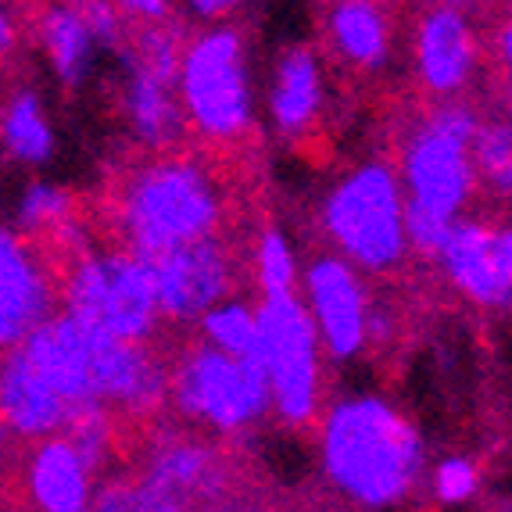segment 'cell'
<instances>
[{"label":"cell","instance_id":"cell-16","mask_svg":"<svg viewBox=\"0 0 512 512\" xmlns=\"http://www.w3.org/2000/svg\"><path fill=\"white\" fill-rule=\"evenodd\" d=\"M137 477L151 480V484L165 487L172 495H180L183 502L197 505L219 495L222 487V466L215 444H208L205 437L180 434V430H165L162 437H154L147 448L144 470Z\"/></svg>","mask_w":512,"mask_h":512},{"label":"cell","instance_id":"cell-10","mask_svg":"<svg viewBox=\"0 0 512 512\" xmlns=\"http://www.w3.org/2000/svg\"><path fill=\"white\" fill-rule=\"evenodd\" d=\"M154 283V301L162 323L190 326L197 319L233 298V287L240 283L237 251L230 240H201L194 248L172 251L147 262Z\"/></svg>","mask_w":512,"mask_h":512},{"label":"cell","instance_id":"cell-3","mask_svg":"<svg viewBox=\"0 0 512 512\" xmlns=\"http://www.w3.org/2000/svg\"><path fill=\"white\" fill-rule=\"evenodd\" d=\"M330 484L362 509H394L419 487L427 448L409 416L376 394L341 398L319 427Z\"/></svg>","mask_w":512,"mask_h":512},{"label":"cell","instance_id":"cell-20","mask_svg":"<svg viewBox=\"0 0 512 512\" xmlns=\"http://www.w3.org/2000/svg\"><path fill=\"white\" fill-rule=\"evenodd\" d=\"M36 40H40L43 58L51 61L54 76L61 79V86L79 90L94 72V61L101 54L94 29L86 22L83 4H51L40 8V18L33 22Z\"/></svg>","mask_w":512,"mask_h":512},{"label":"cell","instance_id":"cell-6","mask_svg":"<svg viewBox=\"0 0 512 512\" xmlns=\"http://www.w3.org/2000/svg\"><path fill=\"white\" fill-rule=\"evenodd\" d=\"M65 316L126 344H151L162 326L151 269L126 251H83L58 291Z\"/></svg>","mask_w":512,"mask_h":512},{"label":"cell","instance_id":"cell-18","mask_svg":"<svg viewBox=\"0 0 512 512\" xmlns=\"http://www.w3.org/2000/svg\"><path fill=\"white\" fill-rule=\"evenodd\" d=\"M26 484L36 512H86L94 495V473L61 434L36 441Z\"/></svg>","mask_w":512,"mask_h":512},{"label":"cell","instance_id":"cell-22","mask_svg":"<svg viewBox=\"0 0 512 512\" xmlns=\"http://www.w3.org/2000/svg\"><path fill=\"white\" fill-rule=\"evenodd\" d=\"M0 144L11 162L22 165H43L51 162L54 154V126L47 119V108H43L40 94L22 86L8 97L4 111H0Z\"/></svg>","mask_w":512,"mask_h":512},{"label":"cell","instance_id":"cell-8","mask_svg":"<svg viewBox=\"0 0 512 512\" xmlns=\"http://www.w3.org/2000/svg\"><path fill=\"white\" fill-rule=\"evenodd\" d=\"M165 402L176 405L183 419L219 434H240L273 409L262 362L230 359L205 344H190L169 366Z\"/></svg>","mask_w":512,"mask_h":512},{"label":"cell","instance_id":"cell-28","mask_svg":"<svg viewBox=\"0 0 512 512\" xmlns=\"http://www.w3.org/2000/svg\"><path fill=\"white\" fill-rule=\"evenodd\" d=\"M86 512H140L137 498H133V480L129 477H108L94 484V495Z\"/></svg>","mask_w":512,"mask_h":512},{"label":"cell","instance_id":"cell-2","mask_svg":"<svg viewBox=\"0 0 512 512\" xmlns=\"http://www.w3.org/2000/svg\"><path fill=\"white\" fill-rule=\"evenodd\" d=\"M111 222L119 233V251L154 262L201 240L222 237L226 187L205 162L172 151L158 154L122 172L111 194Z\"/></svg>","mask_w":512,"mask_h":512},{"label":"cell","instance_id":"cell-33","mask_svg":"<svg viewBox=\"0 0 512 512\" xmlns=\"http://www.w3.org/2000/svg\"><path fill=\"white\" fill-rule=\"evenodd\" d=\"M8 444V427H4V416H0V448Z\"/></svg>","mask_w":512,"mask_h":512},{"label":"cell","instance_id":"cell-4","mask_svg":"<svg viewBox=\"0 0 512 512\" xmlns=\"http://www.w3.org/2000/svg\"><path fill=\"white\" fill-rule=\"evenodd\" d=\"M480 119L470 104H441L412 129L402 151V187L405 201V240L409 251L437 258L452 222L462 219L477 194L470 144Z\"/></svg>","mask_w":512,"mask_h":512},{"label":"cell","instance_id":"cell-30","mask_svg":"<svg viewBox=\"0 0 512 512\" xmlns=\"http://www.w3.org/2000/svg\"><path fill=\"white\" fill-rule=\"evenodd\" d=\"M187 15H197V18H205V22H212V18L219 15H233L237 11V4H230V0H194V4H187Z\"/></svg>","mask_w":512,"mask_h":512},{"label":"cell","instance_id":"cell-19","mask_svg":"<svg viewBox=\"0 0 512 512\" xmlns=\"http://www.w3.org/2000/svg\"><path fill=\"white\" fill-rule=\"evenodd\" d=\"M323 108V65L316 51L294 43L280 54L269 86V119L283 137H301L316 126Z\"/></svg>","mask_w":512,"mask_h":512},{"label":"cell","instance_id":"cell-31","mask_svg":"<svg viewBox=\"0 0 512 512\" xmlns=\"http://www.w3.org/2000/svg\"><path fill=\"white\" fill-rule=\"evenodd\" d=\"M509 22H502V33H498V58L509 61Z\"/></svg>","mask_w":512,"mask_h":512},{"label":"cell","instance_id":"cell-29","mask_svg":"<svg viewBox=\"0 0 512 512\" xmlns=\"http://www.w3.org/2000/svg\"><path fill=\"white\" fill-rule=\"evenodd\" d=\"M15 47H18V15L0 4V65L15 54Z\"/></svg>","mask_w":512,"mask_h":512},{"label":"cell","instance_id":"cell-26","mask_svg":"<svg viewBox=\"0 0 512 512\" xmlns=\"http://www.w3.org/2000/svg\"><path fill=\"white\" fill-rule=\"evenodd\" d=\"M255 280L262 298L294 294V287H298V262H294L291 240L273 226L258 233L255 240Z\"/></svg>","mask_w":512,"mask_h":512},{"label":"cell","instance_id":"cell-24","mask_svg":"<svg viewBox=\"0 0 512 512\" xmlns=\"http://www.w3.org/2000/svg\"><path fill=\"white\" fill-rule=\"evenodd\" d=\"M76 226V201L58 183H29L18 201V237H54L65 240Z\"/></svg>","mask_w":512,"mask_h":512},{"label":"cell","instance_id":"cell-23","mask_svg":"<svg viewBox=\"0 0 512 512\" xmlns=\"http://www.w3.org/2000/svg\"><path fill=\"white\" fill-rule=\"evenodd\" d=\"M197 333L205 348L230 355V359L244 362H262V333H258L255 308L240 298H226L222 305H215L212 312L197 319Z\"/></svg>","mask_w":512,"mask_h":512},{"label":"cell","instance_id":"cell-32","mask_svg":"<svg viewBox=\"0 0 512 512\" xmlns=\"http://www.w3.org/2000/svg\"><path fill=\"white\" fill-rule=\"evenodd\" d=\"M197 512H255V509H244V505H222V502H212V505H201Z\"/></svg>","mask_w":512,"mask_h":512},{"label":"cell","instance_id":"cell-27","mask_svg":"<svg viewBox=\"0 0 512 512\" xmlns=\"http://www.w3.org/2000/svg\"><path fill=\"white\" fill-rule=\"evenodd\" d=\"M430 484H434V498L441 505H462L477 495L480 473L466 455H448V459H441L434 466Z\"/></svg>","mask_w":512,"mask_h":512},{"label":"cell","instance_id":"cell-21","mask_svg":"<svg viewBox=\"0 0 512 512\" xmlns=\"http://www.w3.org/2000/svg\"><path fill=\"white\" fill-rule=\"evenodd\" d=\"M330 47L355 69H380L391 58V18L366 0L333 4L326 15Z\"/></svg>","mask_w":512,"mask_h":512},{"label":"cell","instance_id":"cell-25","mask_svg":"<svg viewBox=\"0 0 512 512\" xmlns=\"http://www.w3.org/2000/svg\"><path fill=\"white\" fill-rule=\"evenodd\" d=\"M470 162L477 183H484L487 194L505 201L512 190V140L505 122H480L470 144Z\"/></svg>","mask_w":512,"mask_h":512},{"label":"cell","instance_id":"cell-14","mask_svg":"<svg viewBox=\"0 0 512 512\" xmlns=\"http://www.w3.org/2000/svg\"><path fill=\"white\" fill-rule=\"evenodd\" d=\"M416 72L430 94L455 97L473 83L477 72V33L470 15L455 4L427 8L416 22Z\"/></svg>","mask_w":512,"mask_h":512},{"label":"cell","instance_id":"cell-13","mask_svg":"<svg viewBox=\"0 0 512 512\" xmlns=\"http://www.w3.org/2000/svg\"><path fill=\"white\" fill-rule=\"evenodd\" d=\"M58 287L26 237L0 226V355L54 316Z\"/></svg>","mask_w":512,"mask_h":512},{"label":"cell","instance_id":"cell-5","mask_svg":"<svg viewBox=\"0 0 512 512\" xmlns=\"http://www.w3.org/2000/svg\"><path fill=\"white\" fill-rule=\"evenodd\" d=\"M323 233L366 273H391L409 258L405 240V201L398 172L373 158L333 183L323 201Z\"/></svg>","mask_w":512,"mask_h":512},{"label":"cell","instance_id":"cell-1","mask_svg":"<svg viewBox=\"0 0 512 512\" xmlns=\"http://www.w3.org/2000/svg\"><path fill=\"white\" fill-rule=\"evenodd\" d=\"M18 351L72 409L101 405L111 416H151L165 405L169 366L158 359V351H151V344L104 337L65 312L36 326Z\"/></svg>","mask_w":512,"mask_h":512},{"label":"cell","instance_id":"cell-11","mask_svg":"<svg viewBox=\"0 0 512 512\" xmlns=\"http://www.w3.org/2000/svg\"><path fill=\"white\" fill-rule=\"evenodd\" d=\"M441 269L462 298L480 308H509L512 294V233L505 222L462 215L444 237Z\"/></svg>","mask_w":512,"mask_h":512},{"label":"cell","instance_id":"cell-9","mask_svg":"<svg viewBox=\"0 0 512 512\" xmlns=\"http://www.w3.org/2000/svg\"><path fill=\"white\" fill-rule=\"evenodd\" d=\"M255 319L273 409L287 427H308L319 412V337L305 301L298 294L262 298Z\"/></svg>","mask_w":512,"mask_h":512},{"label":"cell","instance_id":"cell-7","mask_svg":"<svg viewBox=\"0 0 512 512\" xmlns=\"http://www.w3.org/2000/svg\"><path fill=\"white\" fill-rule=\"evenodd\" d=\"M183 119L208 140L248 137L251 115V72L248 43L237 26L201 29L183 43L180 79H176Z\"/></svg>","mask_w":512,"mask_h":512},{"label":"cell","instance_id":"cell-15","mask_svg":"<svg viewBox=\"0 0 512 512\" xmlns=\"http://www.w3.org/2000/svg\"><path fill=\"white\" fill-rule=\"evenodd\" d=\"M0 416L8 434L43 441L65 430L72 405L47 387V380L29 366L22 351L11 348L0 355Z\"/></svg>","mask_w":512,"mask_h":512},{"label":"cell","instance_id":"cell-12","mask_svg":"<svg viewBox=\"0 0 512 512\" xmlns=\"http://www.w3.org/2000/svg\"><path fill=\"white\" fill-rule=\"evenodd\" d=\"M308 319L316 337L326 344L330 359L348 362L366 348V308L369 294L362 276L337 255H316L305 269Z\"/></svg>","mask_w":512,"mask_h":512},{"label":"cell","instance_id":"cell-17","mask_svg":"<svg viewBox=\"0 0 512 512\" xmlns=\"http://www.w3.org/2000/svg\"><path fill=\"white\" fill-rule=\"evenodd\" d=\"M122 72H126V79H122V115H126L129 133L151 151L169 154L172 144L183 140V133H187L176 83L140 69L137 61H129L126 54H122Z\"/></svg>","mask_w":512,"mask_h":512}]
</instances>
